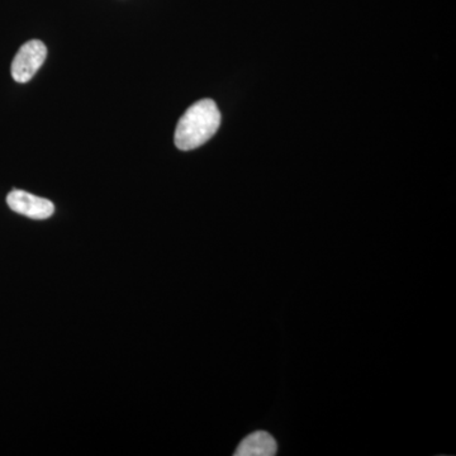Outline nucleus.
Instances as JSON below:
<instances>
[{
    "label": "nucleus",
    "mask_w": 456,
    "mask_h": 456,
    "mask_svg": "<svg viewBox=\"0 0 456 456\" xmlns=\"http://www.w3.org/2000/svg\"><path fill=\"white\" fill-rule=\"evenodd\" d=\"M7 203L12 211L32 218V220H47L55 213V206L46 198L33 196L28 191L13 189L8 194Z\"/></svg>",
    "instance_id": "3"
},
{
    "label": "nucleus",
    "mask_w": 456,
    "mask_h": 456,
    "mask_svg": "<svg viewBox=\"0 0 456 456\" xmlns=\"http://www.w3.org/2000/svg\"><path fill=\"white\" fill-rule=\"evenodd\" d=\"M221 125V112L212 99H202L183 114L174 142L182 151H191L211 140Z\"/></svg>",
    "instance_id": "1"
},
{
    "label": "nucleus",
    "mask_w": 456,
    "mask_h": 456,
    "mask_svg": "<svg viewBox=\"0 0 456 456\" xmlns=\"http://www.w3.org/2000/svg\"><path fill=\"white\" fill-rule=\"evenodd\" d=\"M47 57V47L44 42L32 40L26 42L12 62V77L17 83L25 84L40 70Z\"/></svg>",
    "instance_id": "2"
},
{
    "label": "nucleus",
    "mask_w": 456,
    "mask_h": 456,
    "mask_svg": "<svg viewBox=\"0 0 456 456\" xmlns=\"http://www.w3.org/2000/svg\"><path fill=\"white\" fill-rule=\"evenodd\" d=\"M277 441L265 431H256L248 435L240 444L235 456H273L277 454Z\"/></svg>",
    "instance_id": "4"
}]
</instances>
